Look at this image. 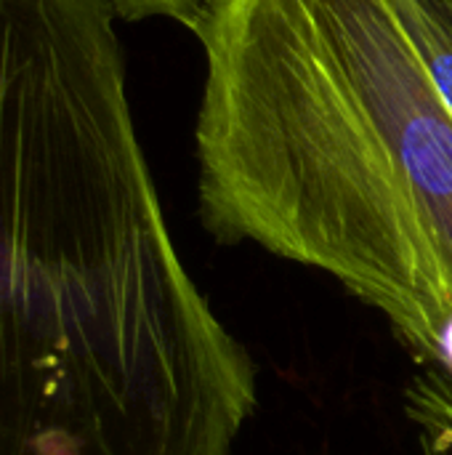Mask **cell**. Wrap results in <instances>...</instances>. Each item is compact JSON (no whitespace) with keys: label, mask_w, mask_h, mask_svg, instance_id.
Returning <instances> with one entry per match:
<instances>
[{"label":"cell","mask_w":452,"mask_h":455,"mask_svg":"<svg viewBox=\"0 0 452 455\" xmlns=\"http://www.w3.org/2000/svg\"><path fill=\"white\" fill-rule=\"evenodd\" d=\"M432 368H440L445 373L452 376V317L448 320L445 331H442V341H440V357H437V365Z\"/></svg>","instance_id":"8992f818"},{"label":"cell","mask_w":452,"mask_h":455,"mask_svg":"<svg viewBox=\"0 0 452 455\" xmlns=\"http://www.w3.org/2000/svg\"><path fill=\"white\" fill-rule=\"evenodd\" d=\"M194 35L202 227L330 275L437 365L452 115L400 0H213Z\"/></svg>","instance_id":"7a4b0ae2"},{"label":"cell","mask_w":452,"mask_h":455,"mask_svg":"<svg viewBox=\"0 0 452 455\" xmlns=\"http://www.w3.org/2000/svg\"><path fill=\"white\" fill-rule=\"evenodd\" d=\"M408 416L424 455H452V376L432 368L408 387Z\"/></svg>","instance_id":"277c9868"},{"label":"cell","mask_w":452,"mask_h":455,"mask_svg":"<svg viewBox=\"0 0 452 455\" xmlns=\"http://www.w3.org/2000/svg\"><path fill=\"white\" fill-rule=\"evenodd\" d=\"M117 19L141 21V19H173L186 29L197 32L213 0H109Z\"/></svg>","instance_id":"5b68a950"},{"label":"cell","mask_w":452,"mask_h":455,"mask_svg":"<svg viewBox=\"0 0 452 455\" xmlns=\"http://www.w3.org/2000/svg\"><path fill=\"white\" fill-rule=\"evenodd\" d=\"M109 0H0V455H232L250 355L168 232Z\"/></svg>","instance_id":"6da1fadb"},{"label":"cell","mask_w":452,"mask_h":455,"mask_svg":"<svg viewBox=\"0 0 452 455\" xmlns=\"http://www.w3.org/2000/svg\"><path fill=\"white\" fill-rule=\"evenodd\" d=\"M402 24L452 115V0H400Z\"/></svg>","instance_id":"3957f363"}]
</instances>
